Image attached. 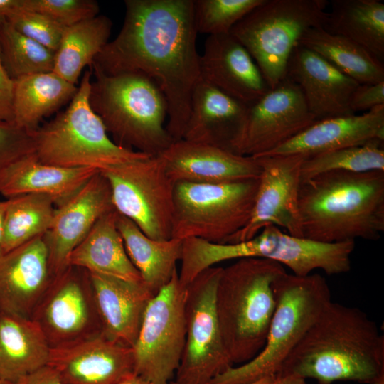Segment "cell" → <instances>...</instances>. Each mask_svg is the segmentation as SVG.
Wrapping results in <instances>:
<instances>
[{"instance_id":"6da1fadb","label":"cell","mask_w":384,"mask_h":384,"mask_svg":"<svg viewBox=\"0 0 384 384\" xmlns=\"http://www.w3.org/2000/svg\"><path fill=\"white\" fill-rule=\"evenodd\" d=\"M122 27L91 68L105 75L137 73L154 81L168 107L166 129L183 138L192 94L201 80L194 0H126Z\"/></svg>"},{"instance_id":"7a4b0ae2","label":"cell","mask_w":384,"mask_h":384,"mask_svg":"<svg viewBox=\"0 0 384 384\" xmlns=\"http://www.w3.org/2000/svg\"><path fill=\"white\" fill-rule=\"evenodd\" d=\"M319 384H369L384 374V336L361 309L331 301L304 334L278 373Z\"/></svg>"},{"instance_id":"3957f363","label":"cell","mask_w":384,"mask_h":384,"mask_svg":"<svg viewBox=\"0 0 384 384\" xmlns=\"http://www.w3.org/2000/svg\"><path fill=\"white\" fill-rule=\"evenodd\" d=\"M299 211L304 238L377 240L384 231V171H334L302 181Z\"/></svg>"},{"instance_id":"277c9868","label":"cell","mask_w":384,"mask_h":384,"mask_svg":"<svg viewBox=\"0 0 384 384\" xmlns=\"http://www.w3.org/2000/svg\"><path fill=\"white\" fill-rule=\"evenodd\" d=\"M285 273L283 265L264 258L239 259L223 267L216 313L233 364L250 361L264 347L277 305L274 284Z\"/></svg>"},{"instance_id":"5b68a950","label":"cell","mask_w":384,"mask_h":384,"mask_svg":"<svg viewBox=\"0 0 384 384\" xmlns=\"http://www.w3.org/2000/svg\"><path fill=\"white\" fill-rule=\"evenodd\" d=\"M90 105L118 146L158 156L174 141L164 126L166 99L156 83L137 73L107 75L92 69Z\"/></svg>"},{"instance_id":"8992f818","label":"cell","mask_w":384,"mask_h":384,"mask_svg":"<svg viewBox=\"0 0 384 384\" xmlns=\"http://www.w3.org/2000/svg\"><path fill=\"white\" fill-rule=\"evenodd\" d=\"M276 309L265 344L250 361L233 366L208 384H250L277 375L290 353L331 301L326 279L285 273L274 284Z\"/></svg>"},{"instance_id":"52a82bcc","label":"cell","mask_w":384,"mask_h":384,"mask_svg":"<svg viewBox=\"0 0 384 384\" xmlns=\"http://www.w3.org/2000/svg\"><path fill=\"white\" fill-rule=\"evenodd\" d=\"M91 71H85L68 108L35 132V156L41 163L101 171L149 156L117 145L92 109Z\"/></svg>"},{"instance_id":"ba28073f","label":"cell","mask_w":384,"mask_h":384,"mask_svg":"<svg viewBox=\"0 0 384 384\" xmlns=\"http://www.w3.org/2000/svg\"><path fill=\"white\" fill-rule=\"evenodd\" d=\"M326 0H264L232 28L249 52L270 90L287 76L294 48L309 29L323 27Z\"/></svg>"},{"instance_id":"9c48e42d","label":"cell","mask_w":384,"mask_h":384,"mask_svg":"<svg viewBox=\"0 0 384 384\" xmlns=\"http://www.w3.org/2000/svg\"><path fill=\"white\" fill-rule=\"evenodd\" d=\"M259 181L175 183L171 238L225 242L249 221Z\"/></svg>"},{"instance_id":"30bf717a","label":"cell","mask_w":384,"mask_h":384,"mask_svg":"<svg viewBox=\"0 0 384 384\" xmlns=\"http://www.w3.org/2000/svg\"><path fill=\"white\" fill-rule=\"evenodd\" d=\"M111 189L112 205L148 237H172L174 183L159 156H146L100 171Z\"/></svg>"},{"instance_id":"8fae6325","label":"cell","mask_w":384,"mask_h":384,"mask_svg":"<svg viewBox=\"0 0 384 384\" xmlns=\"http://www.w3.org/2000/svg\"><path fill=\"white\" fill-rule=\"evenodd\" d=\"M186 294L176 271L144 312L132 347L134 373L151 384H169L179 366L186 336Z\"/></svg>"},{"instance_id":"7c38bea8","label":"cell","mask_w":384,"mask_h":384,"mask_svg":"<svg viewBox=\"0 0 384 384\" xmlns=\"http://www.w3.org/2000/svg\"><path fill=\"white\" fill-rule=\"evenodd\" d=\"M222 269L209 267L186 287V336L174 381L177 384H208L234 366L225 347L216 313V289Z\"/></svg>"},{"instance_id":"4fadbf2b","label":"cell","mask_w":384,"mask_h":384,"mask_svg":"<svg viewBox=\"0 0 384 384\" xmlns=\"http://www.w3.org/2000/svg\"><path fill=\"white\" fill-rule=\"evenodd\" d=\"M50 349L103 335L90 274L70 265L56 276L31 318Z\"/></svg>"},{"instance_id":"5bb4252c","label":"cell","mask_w":384,"mask_h":384,"mask_svg":"<svg viewBox=\"0 0 384 384\" xmlns=\"http://www.w3.org/2000/svg\"><path fill=\"white\" fill-rule=\"evenodd\" d=\"M316 121L299 86L286 77L277 87L248 106L245 122L233 152L253 158L262 156Z\"/></svg>"},{"instance_id":"9a60e30c","label":"cell","mask_w":384,"mask_h":384,"mask_svg":"<svg viewBox=\"0 0 384 384\" xmlns=\"http://www.w3.org/2000/svg\"><path fill=\"white\" fill-rule=\"evenodd\" d=\"M301 155H272L255 158L261 168L259 186L246 225L224 243L248 240L265 226L273 225L289 235L303 237L299 211L302 182Z\"/></svg>"},{"instance_id":"2e32d148","label":"cell","mask_w":384,"mask_h":384,"mask_svg":"<svg viewBox=\"0 0 384 384\" xmlns=\"http://www.w3.org/2000/svg\"><path fill=\"white\" fill-rule=\"evenodd\" d=\"M354 247L353 240L325 243L292 236L273 225L265 226L254 238L242 242L243 258L273 260L300 277L307 276L316 270L328 275L349 272Z\"/></svg>"},{"instance_id":"e0dca14e","label":"cell","mask_w":384,"mask_h":384,"mask_svg":"<svg viewBox=\"0 0 384 384\" xmlns=\"http://www.w3.org/2000/svg\"><path fill=\"white\" fill-rule=\"evenodd\" d=\"M112 209L110 186L100 171L67 201L55 207L52 225L43 235L54 277L67 269L69 255L96 221Z\"/></svg>"},{"instance_id":"ac0fdd59","label":"cell","mask_w":384,"mask_h":384,"mask_svg":"<svg viewBox=\"0 0 384 384\" xmlns=\"http://www.w3.org/2000/svg\"><path fill=\"white\" fill-rule=\"evenodd\" d=\"M174 183L218 184L260 176L255 158L203 142L180 139L158 155Z\"/></svg>"},{"instance_id":"d6986e66","label":"cell","mask_w":384,"mask_h":384,"mask_svg":"<svg viewBox=\"0 0 384 384\" xmlns=\"http://www.w3.org/2000/svg\"><path fill=\"white\" fill-rule=\"evenodd\" d=\"M54 278L43 235L5 253L0 258V314L31 319Z\"/></svg>"},{"instance_id":"ffe728a7","label":"cell","mask_w":384,"mask_h":384,"mask_svg":"<svg viewBox=\"0 0 384 384\" xmlns=\"http://www.w3.org/2000/svg\"><path fill=\"white\" fill-rule=\"evenodd\" d=\"M62 384H117L134 373L132 348L100 335L50 351L47 364Z\"/></svg>"},{"instance_id":"44dd1931","label":"cell","mask_w":384,"mask_h":384,"mask_svg":"<svg viewBox=\"0 0 384 384\" xmlns=\"http://www.w3.org/2000/svg\"><path fill=\"white\" fill-rule=\"evenodd\" d=\"M286 77L299 86L317 121L355 114L349 105L359 83L314 51L298 44L290 56Z\"/></svg>"},{"instance_id":"7402d4cb","label":"cell","mask_w":384,"mask_h":384,"mask_svg":"<svg viewBox=\"0 0 384 384\" xmlns=\"http://www.w3.org/2000/svg\"><path fill=\"white\" fill-rule=\"evenodd\" d=\"M200 74L203 81L248 106L270 90L249 52L230 33L208 36Z\"/></svg>"},{"instance_id":"603a6c76","label":"cell","mask_w":384,"mask_h":384,"mask_svg":"<svg viewBox=\"0 0 384 384\" xmlns=\"http://www.w3.org/2000/svg\"><path fill=\"white\" fill-rule=\"evenodd\" d=\"M373 141L384 142V105L377 106L361 114L316 121L286 143L262 156L301 155L306 158Z\"/></svg>"},{"instance_id":"cb8c5ba5","label":"cell","mask_w":384,"mask_h":384,"mask_svg":"<svg viewBox=\"0 0 384 384\" xmlns=\"http://www.w3.org/2000/svg\"><path fill=\"white\" fill-rule=\"evenodd\" d=\"M89 274L103 335L111 341L132 348L146 309L155 295L143 282Z\"/></svg>"},{"instance_id":"d4e9b609","label":"cell","mask_w":384,"mask_h":384,"mask_svg":"<svg viewBox=\"0 0 384 384\" xmlns=\"http://www.w3.org/2000/svg\"><path fill=\"white\" fill-rule=\"evenodd\" d=\"M247 110L248 105L201 80L192 94L182 139L213 144L233 152Z\"/></svg>"},{"instance_id":"484cf974","label":"cell","mask_w":384,"mask_h":384,"mask_svg":"<svg viewBox=\"0 0 384 384\" xmlns=\"http://www.w3.org/2000/svg\"><path fill=\"white\" fill-rule=\"evenodd\" d=\"M99 171L91 167L64 168L46 164L33 154L12 163L2 171L0 194L6 198L23 194H43L49 196L58 207Z\"/></svg>"},{"instance_id":"4316f807","label":"cell","mask_w":384,"mask_h":384,"mask_svg":"<svg viewBox=\"0 0 384 384\" xmlns=\"http://www.w3.org/2000/svg\"><path fill=\"white\" fill-rule=\"evenodd\" d=\"M117 212L104 213L68 257V266L82 267L90 273L132 282H142L132 263L117 226Z\"/></svg>"},{"instance_id":"83f0119b","label":"cell","mask_w":384,"mask_h":384,"mask_svg":"<svg viewBox=\"0 0 384 384\" xmlns=\"http://www.w3.org/2000/svg\"><path fill=\"white\" fill-rule=\"evenodd\" d=\"M50 348L30 319L0 314V378L11 383L47 366Z\"/></svg>"},{"instance_id":"f1b7e54d","label":"cell","mask_w":384,"mask_h":384,"mask_svg":"<svg viewBox=\"0 0 384 384\" xmlns=\"http://www.w3.org/2000/svg\"><path fill=\"white\" fill-rule=\"evenodd\" d=\"M117 226L127 253L142 282L156 295L171 279L181 260L183 240H158L146 235L129 218L117 213Z\"/></svg>"},{"instance_id":"f546056e","label":"cell","mask_w":384,"mask_h":384,"mask_svg":"<svg viewBox=\"0 0 384 384\" xmlns=\"http://www.w3.org/2000/svg\"><path fill=\"white\" fill-rule=\"evenodd\" d=\"M13 80L14 123L29 132H36L41 120L71 100L78 90L53 71Z\"/></svg>"},{"instance_id":"4dcf8cb0","label":"cell","mask_w":384,"mask_h":384,"mask_svg":"<svg viewBox=\"0 0 384 384\" xmlns=\"http://www.w3.org/2000/svg\"><path fill=\"white\" fill-rule=\"evenodd\" d=\"M323 28L363 46L384 60V4L379 0H334Z\"/></svg>"},{"instance_id":"1f68e13d","label":"cell","mask_w":384,"mask_h":384,"mask_svg":"<svg viewBox=\"0 0 384 384\" xmlns=\"http://www.w3.org/2000/svg\"><path fill=\"white\" fill-rule=\"evenodd\" d=\"M299 45L314 51L359 84L384 81L383 63L349 38L318 27L307 31Z\"/></svg>"},{"instance_id":"d6a6232c","label":"cell","mask_w":384,"mask_h":384,"mask_svg":"<svg viewBox=\"0 0 384 384\" xmlns=\"http://www.w3.org/2000/svg\"><path fill=\"white\" fill-rule=\"evenodd\" d=\"M112 27L108 17L97 15L65 28L55 53L53 72L75 85L82 69L92 66L108 43Z\"/></svg>"},{"instance_id":"836d02e7","label":"cell","mask_w":384,"mask_h":384,"mask_svg":"<svg viewBox=\"0 0 384 384\" xmlns=\"http://www.w3.org/2000/svg\"><path fill=\"white\" fill-rule=\"evenodd\" d=\"M4 251H9L43 235L50 229L55 211L53 200L43 194L19 195L6 200Z\"/></svg>"},{"instance_id":"e575fe53","label":"cell","mask_w":384,"mask_h":384,"mask_svg":"<svg viewBox=\"0 0 384 384\" xmlns=\"http://www.w3.org/2000/svg\"><path fill=\"white\" fill-rule=\"evenodd\" d=\"M0 49L12 80L53 71L55 52L23 35L6 20L0 22Z\"/></svg>"},{"instance_id":"d590c367","label":"cell","mask_w":384,"mask_h":384,"mask_svg":"<svg viewBox=\"0 0 384 384\" xmlns=\"http://www.w3.org/2000/svg\"><path fill=\"white\" fill-rule=\"evenodd\" d=\"M383 145V142L373 141L304 158L301 166L302 181L334 171L355 173L384 171Z\"/></svg>"},{"instance_id":"8d00e7d4","label":"cell","mask_w":384,"mask_h":384,"mask_svg":"<svg viewBox=\"0 0 384 384\" xmlns=\"http://www.w3.org/2000/svg\"><path fill=\"white\" fill-rule=\"evenodd\" d=\"M264 0H194L198 33L229 34L233 26Z\"/></svg>"},{"instance_id":"74e56055","label":"cell","mask_w":384,"mask_h":384,"mask_svg":"<svg viewBox=\"0 0 384 384\" xmlns=\"http://www.w3.org/2000/svg\"><path fill=\"white\" fill-rule=\"evenodd\" d=\"M24 10L44 14L67 28L98 15L94 0H23Z\"/></svg>"},{"instance_id":"f35d334b","label":"cell","mask_w":384,"mask_h":384,"mask_svg":"<svg viewBox=\"0 0 384 384\" xmlns=\"http://www.w3.org/2000/svg\"><path fill=\"white\" fill-rule=\"evenodd\" d=\"M6 21L23 35L55 52L65 28L44 14L27 10L16 13Z\"/></svg>"},{"instance_id":"ab89813d","label":"cell","mask_w":384,"mask_h":384,"mask_svg":"<svg viewBox=\"0 0 384 384\" xmlns=\"http://www.w3.org/2000/svg\"><path fill=\"white\" fill-rule=\"evenodd\" d=\"M35 153V132L0 122V174L10 164Z\"/></svg>"},{"instance_id":"60d3db41","label":"cell","mask_w":384,"mask_h":384,"mask_svg":"<svg viewBox=\"0 0 384 384\" xmlns=\"http://www.w3.org/2000/svg\"><path fill=\"white\" fill-rule=\"evenodd\" d=\"M384 105V81L375 84H359L350 100L353 114Z\"/></svg>"},{"instance_id":"b9f144b4","label":"cell","mask_w":384,"mask_h":384,"mask_svg":"<svg viewBox=\"0 0 384 384\" xmlns=\"http://www.w3.org/2000/svg\"><path fill=\"white\" fill-rule=\"evenodd\" d=\"M13 90L14 80L3 65L0 49V122L14 123Z\"/></svg>"},{"instance_id":"7bdbcfd3","label":"cell","mask_w":384,"mask_h":384,"mask_svg":"<svg viewBox=\"0 0 384 384\" xmlns=\"http://www.w3.org/2000/svg\"><path fill=\"white\" fill-rule=\"evenodd\" d=\"M14 384H62L56 371L49 366H43L24 376Z\"/></svg>"},{"instance_id":"ee69618b","label":"cell","mask_w":384,"mask_h":384,"mask_svg":"<svg viewBox=\"0 0 384 384\" xmlns=\"http://www.w3.org/2000/svg\"><path fill=\"white\" fill-rule=\"evenodd\" d=\"M23 0H0V22L24 10Z\"/></svg>"},{"instance_id":"f6af8a7d","label":"cell","mask_w":384,"mask_h":384,"mask_svg":"<svg viewBox=\"0 0 384 384\" xmlns=\"http://www.w3.org/2000/svg\"><path fill=\"white\" fill-rule=\"evenodd\" d=\"M303 378L292 373L277 374L271 384H304Z\"/></svg>"},{"instance_id":"bcb514c9","label":"cell","mask_w":384,"mask_h":384,"mask_svg":"<svg viewBox=\"0 0 384 384\" xmlns=\"http://www.w3.org/2000/svg\"><path fill=\"white\" fill-rule=\"evenodd\" d=\"M6 201H0V258L4 255V223Z\"/></svg>"},{"instance_id":"7dc6e473","label":"cell","mask_w":384,"mask_h":384,"mask_svg":"<svg viewBox=\"0 0 384 384\" xmlns=\"http://www.w3.org/2000/svg\"><path fill=\"white\" fill-rule=\"evenodd\" d=\"M117 384H151L143 378L137 375L134 373L128 375L122 378Z\"/></svg>"},{"instance_id":"c3c4849f","label":"cell","mask_w":384,"mask_h":384,"mask_svg":"<svg viewBox=\"0 0 384 384\" xmlns=\"http://www.w3.org/2000/svg\"><path fill=\"white\" fill-rule=\"evenodd\" d=\"M275 377L276 375L265 377L250 384H271L274 381ZM170 384H177V383L174 382H171Z\"/></svg>"},{"instance_id":"681fc988","label":"cell","mask_w":384,"mask_h":384,"mask_svg":"<svg viewBox=\"0 0 384 384\" xmlns=\"http://www.w3.org/2000/svg\"><path fill=\"white\" fill-rule=\"evenodd\" d=\"M369 384H384V374L380 375Z\"/></svg>"},{"instance_id":"f907efd6","label":"cell","mask_w":384,"mask_h":384,"mask_svg":"<svg viewBox=\"0 0 384 384\" xmlns=\"http://www.w3.org/2000/svg\"><path fill=\"white\" fill-rule=\"evenodd\" d=\"M0 384H14V383H11L10 382L6 381L0 378Z\"/></svg>"},{"instance_id":"816d5d0a","label":"cell","mask_w":384,"mask_h":384,"mask_svg":"<svg viewBox=\"0 0 384 384\" xmlns=\"http://www.w3.org/2000/svg\"><path fill=\"white\" fill-rule=\"evenodd\" d=\"M304 384H308V383H306V382H305Z\"/></svg>"},{"instance_id":"f5cc1de1","label":"cell","mask_w":384,"mask_h":384,"mask_svg":"<svg viewBox=\"0 0 384 384\" xmlns=\"http://www.w3.org/2000/svg\"><path fill=\"white\" fill-rule=\"evenodd\" d=\"M170 384V383H169Z\"/></svg>"}]
</instances>
